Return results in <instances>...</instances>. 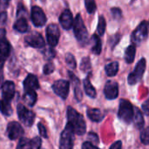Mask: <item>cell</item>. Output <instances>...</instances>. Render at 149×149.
Listing matches in <instances>:
<instances>
[{
    "label": "cell",
    "mask_w": 149,
    "mask_h": 149,
    "mask_svg": "<svg viewBox=\"0 0 149 149\" xmlns=\"http://www.w3.org/2000/svg\"><path fill=\"white\" fill-rule=\"evenodd\" d=\"M25 15H26V11L24 8L23 7L22 4L19 5L17 9V18L13 24V29L17 31V32L24 33L28 30V22L25 17Z\"/></svg>",
    "instance_id": "52a82bcc"
},
{
    "label": "cell",
    "mask_w": 149,
    "mask_h": 149,
    "mask_svg": "<svg viewBox=\"0 0 149 149\" xmlns=\"http://www.w3.org/2000/svg\"><path fill=\"white\" fill-rule=\"evenodd\" d=\"M23 99H24V103L27 106L33 107L37 101V93L35 91H27V92H25Z\"/></svg>",
    "instance_id": "cb8c5ba5"
},
{
    "label": "cell",
    "mask_w": 149,
    "mask_h": 149,
    "mask_svg": "<svg viewBox=\"0 0 149 149\" xmlns=\"http://www.w3.org/2000/svg\"><path fill=\"white\" fill-rule=\"evenodd\" d=\"M31 18L32 21V24L36 27H42L46 23V16L44 10L37 5H34L31 7Z\"/></svg>",
    "instance_id": "8fae6325"
},
{
    "label": "cell",
    "mask_w": 149,
    "mask_h": 149,
    "mask_svg": "<svg viewBox=\"0 0 149 149\" xmlns=\"http://www.w3.org/2000/svg\"><path fill=\"white\" fill-rule=\"evenodd\" d=\"M44 55L46 59H52L55 56H56V52L55 51L52 49V47L49 48V49H46L45 52H44Z\"/></svg>",
    "instance_id": "e575fe53"
},
{
    "label": "cell",
    "mask_w": 149,
    "mask_h": 149,
    "mask_svg": "<svg viewBox=\"0 0 149 149\" xmlns=\"http://www.w3.org/2000/svg\"><path fill=\"white\" fill-rule=\"evenodd\" d=\"M73 17L72 13L69 9H65L59 16V23L65 30H70L73 25Z\"/></svg>",
    "instance_id": "9a60e30c"
},
{
    "label": "cell",
    "mask_w": 149,
    "mask_h": 149,
    "mask_svg": "<svg viewBox=\"0 0 149 149\" xmlns=\"http://www.w3.org/2000/svg\"><path fill=\"white\" fill-rule=\"evenodd\" d=\"M7 22V13L5 11L0 12V25H4Z\"/></svg>",
    "instance_id": "7bdbcfd3"
},
{
    "label": "cell",
    "mask_w": 149,
    "mask_h": 149,
    "mask_svg": "<svg viewBox=\"0 0 149 149\" xmlns=\"http://www.w3.org/2000/svg\"><path fill=\"white\" fill-rule=\"evenodd\" d=\"M0 111L5 116H10L12 114V108L10 105V101L1 100H0Z\"/></svg>",
    "instance_id": "4316f807"
},
{
    "label": "cell",
    "mask_w": 149,
    "mask_h": 149,
    "mask_svg": "<svg viewBox=\"0 0 149 149\" xmlns=\"http://www.w3.org/2000/svg\"><path fill=\"white\" fill-rule=\"evenodd\" d=\"M106 19L103 16L99 17V22H98V26H97V33L99 36H103L105 31H106Z\"/></svg>",
    "instance_id": "83f0119b"
},
{
    "label": "cell",
    "mask_w": 149,
    "mask_h": 149,
    "mask_svg": "<svg viewBox=\"0 0 149 149\" xmlns=\"http://www.w3.org/2000/svg\"><path fill=\"white\" fill-rule=\"evenodd\" d=\"M67 124L77 135H84L86 134V126L84 117L72 107H67Z\"/></svg>",
    "instance_id": "6da1fadb"
},
{
    "label": "cell",
    "mask_w": 149,
    "mask_h": 149,
    "mask_svg": "<svg viewBox=\"0 0 149 149\" xmlns=\"http://www.w3.org/2000/svg\"><path fill=\"white\" fill-rule=\"evenodd\" d=\"M65 63L71 69H75L76 66H77L75 58L72 53H66V55H65Z\"/></svg>",
    "instance_id": "1f68e13d"
},
{
    "label": "cell",
    "mask_w": 149,
    "mask_h": 149,
    "mask_svg": "<svg viewBox=\"0 0 149 149\" xmlns=\"http://www.w3.org/2000/svg\"><path fill=\"white\" fill-rule=\"evenodd\" d=\"M120 38H121V36H120V34H115V35H113V36H112V37L110 38V39H109V43H110V45H111L112 48H113V47H115V46H116V45L119 43V41H120Z\"/></svg>",
    "instance_id": "d590c367"
},
{
    "label": "cell",
    "mask_w": 149,
    "mask_h": 149,
    "mask_svg": "<svg viewBox=\"0 0 149 149\" xmlns=\"http://www.w3.org/2000/svg\"><path fill=\"white\" fill-rule=\"evenodd\" d=\"M55 70V66L52 63V62H48L44 66V69H43V72L45 75H48V74H51L54 72Z\"/></svg>",
    "instance_id": "836d02e7"
},
{
    "label": "cell",
    "mask_w": 149,
    "mask_h": 149,
    "mask_svg": "<svg viewBox=\"0 0 149 149\" xmlns=\"http://www.w3.org/2000/svg\"><path fill=\"white\" fill-rule=\"evenodd\" d=\"M6 134L11 141L17 140L24 134V129L21 125L17 121H11L8 124L6 129Z\"/></svg>",
    "instance_id": "4fadbf2b"
},
{
    "label": "cell",
    "mask_w": 149,
    "mask_h": 149,
    "mask_svg": "<svg viewBox=\"0 0 149 149\" xmlns=\"http://www.w3.org/2000/svg\"><path fill=\"white\" fill-rule=\"evenodd\" d=\"M32 145H31V141L26 139V138H21L17 149H32Z\"/></svg>",
    "instance_id": "f1b7e54d"
},
{
    "label": "cell",
    "mask_w": 149,
    "mask_h": 149,
    "mask_svg": "<svg viewBox=\"0 0 149 149\" xmlns=\"http://www.w3.org/2000/svg\"><path fill=\"white\" fill-rule=\"evenodd\" d=\"M141 107H142V112H143L146 115L149 116V98L147 100H145V102L142 104Z\"/></svg>",
    "instance_id": "60d3db41"
},
{
    "label": "cell",
    "mask_w": 149,
    "mask_h": 149,
    "mask_svg": "<svg viewBox=\"0 0 149 149\" xmlns=\"http://www.w3.org/2000/svg\"><path fill=\"white\" fill-rule=\"evenodd\" d=\"M148 35V23L147 21H142L138 27L133 31L131 39L132 42L135 45H141L145 41Z\"/></svg>",
    "instance_id": "277c9868"
},
{
    "label": "cell",
    "mask_w": 149,
    "mask_h": 149,
    "mask_svg": "<svg viewBox=\"0 0 149 149\" xmlns=\"http://www.w3.org/2000/svg\"><path fill=\"white\" fill-rule=\"evenodd\" d=\"M92 41H93V47L92 52L93 53L96 55H100L102 51V43L98 34H93L92 36Z\"/></svg>",
    "instance_id": "44dd1931"
},
{
    "label": "cell",
    "mask_w": 149,
    "mask_h": 149,
    "mask_svg": "<svg viewBox=\"0 0 149 149\" xmlns=\"http://www.w3.org/2000/svg\"><path fill=\"white\" fill-rule=\"evenodd\" d=\"M60 31L56 24H50L46 27V39L51 47H55L59 40Z\"/></svg>",
    "instance_id": "30bf717a"
},
{
    "label": "cell",
    "mask_w": 149,
    "mask_h": 149,
    "mask_svg": "<svg viewBox=\"0 0 149 149\" xmlns=\"http://www.w3.org/2000/svg\"><path fill=\"white\" fill-rule=\"evenodd\" d=\"M24 42L27 45L33 47V48H37V49L44 48L45 45L44 38L39 32H37V31L27 34L24 37Z\"/></svg>",
    "instance_id": "9c48e42d"
},
{
    "label": "cell",
    "mask_w": 149,
    "mask_h": 149,
    "mask_svg": "<svg viewBox=\"0 0 149 149\" xmlns=\"http://www.w3.org/2000/svg\"><path fill=\"white\" fill-rule=\"evenodd\" d=\"M31 145L32 148L36 149L41 148V145H42V141L39 137H35L34 139L31 140Z\"/></svg>",
    "instance_id": "74e56055"
},
{
    "label": "cell",
    "mask_w": 149,
    "mask_h": 149,
    "mask_svg": "<svg viewBox=\"0 0 149 149\" xmlns=\"http://www.w3.org/2000/svg\"><path fill=\"white\" fill-rule=\"evenodd\" d=\"M17 112L18 119L20 120V121L26 127H31L35 119V113L32 111L26 108L22 104H19L17 106Z\"/></svg>",
    "instance_id": "ba28073f"
},
{
    "label": "cell",
    "mask_w": 149,
    "mask_h": 149,
    "mask_svg": "<svg viewBox=\"0 0 149 149\" xmlns=\"http://www.w3.org/2000/svg\"><path fill=\"white\" fill-rule=\"evenodd\" d=\"M148 26H149V21H148Z\"/></svg>",
    "instance_id": "c3c4849f"
},
{
    "label": "cell",
    "mask_w": 149,
    "mask_h": 149,
    "mask_svg": "<svg viewBox=\"0 0 149 149\" xmlns=\"http://www.w3.org/2000/svg\"><path fill=\"white\" fill-rule=\"evenodd\" d=\"M134 108L132 103L127 100H121L120 102V107L118 112V117L123 122L127 124L132 123L134 120Z\"/></svg>",
    "instance_id": "3957f363"
},
{
    "label": "cell",
    "mask_w": 149,
    "mask_h": 149,
    "mask_svg": "<svg viewBox=\"0 0 149 149\" xmlns=\"http://www.w3.org/2000/svg\"><path fill=\"white\" fill-rule=\"evenodd\" d=\"M10 2V0H0V12L4 11V10L7 9Z\"/></svg>",
    "instance_id": "b9f144b4"
},
{
    "label": "cell",
    "mask_w": 149,
    "mask_h": 149,
    "mask_svg": "<svg viewBox=\"0 0 149 149\" xmlns=\"http://www.w3.org/2000/svg\"><path fill=\"white\" fill-rule=\"evenodd\" d=\"M111 12L113 14V17L115 19H120L122 17V11H121V10L120 8H117V7L112 8L111 9Z\"/></svg>",
    "instance_id": "8d00e7d4"
},
{
    "label": "cell",
    "mask_w": 149,
    "mask_h": 149,
    "mask_svg": "<svg viewBox=\"0 0 149 149\" xmlns=\"http://www.w3.org/2000/svg\"><path fill=\"white\" fill-rule=\"evenodd\" d=\"M40 149H41V148H40Z\"/></svg>",
    "instance_id": "681fc988"
},
{
    "label": "cell",
    "mask_w": 149,
    "mask_h": 149,
    "mask_svg": "<svg viewBox=\"0 0 149 149\" xmlns=\"http://www.w3.org/2000/svg\"><path fill=\"white\" fill-rule=\"evenodd\" d=\"M92 68V65H91V60L88 57H85L82 58L81 60V63H80V70L83 71V72H89Z\"/></svg>",
    "instance_id": "4dcf8cb0"
},
{
    "label": "cell",
    "mask_w": 149,
    "mask_h": 149,
    "mask_svg": "<svg viewBox=\"0 0 149 149\" xmlns=\"http://www.w3.org/2000/svg\"><path fill=\"white\" fill-rule=\"evenodd\" d=\"M105 71H106V73L108 77L115 76L119 71V63L114 61V62L107 64L105 66Z\"/></svg>",
    "instance_id": "484cf974"
},
{
    "label": "cell",
    "mask_w": 149,
    "mask_h": 149,
    "mask_svg": "<svg viewBox=\"0 0 149 149\" xmlns=\"http://www.w3.org/2000/svg\"><path fill=\"white\" fill-rule=\"evenodd\" d=\"M5 35H6L5 29L4 28H0V44L3 39H5Z\"/></svg>",
    "instance_id": "bcb514c9"
},
{
    "label": "cell",
    "mask_w": 149,
    "mask_h": 149,
    "mask_svg": "<svg viewBox=\"0 0 149 149\" xmlns=\"http://www.w3.org/2000/svg\"><path fill=\"white\" fill-rule=\"evenodd\" d=\"M134 126L138 128L141 129L144 126V117L142 114V112L138 108L135 107L134 108V120H133Z\"/></svg>",
    "instance_id": "7402d4cb"
},
{
    "label": "cell",
    "mask_w": 149,
    "mask_h": 149,
    "mask_svg": "<svg viewBox=\"0 0 149 149\" xmlns=\"http://www.w3.org/2000/svg\"><path fill=\"white\" fill-rule=\"evenodd\" d=\"M38 127L39 134H40L42 137H44V138H47V131H46L45 127L42 123H38Z\"/></svg>",
    "instance_id": "f35d334b"
},
{
    "label": "cell",
    "mask_w": 149,
    "mask_h": 149,
    "mask_svg": "<svg viewBox=\"0 0 149 149\" xmlns=\"http://www.w3.org/2000/svg\"><path fill=\"white\" fill-rule=\"evenodd\" d=\"M84 89H85V92L86 93L87 96H89L90 98H95L96 95H97V93H96V90L95 88L93 86L91 81H90V79H89V76H87L85 79H84Z\"/></svg>",
    "instance_id": "603a6c76"
},
{
    "label": "cell",
    "mask_w": 149,
    "mask_h": 149,
    "mask_svg": "<svg viewBox=\"0 0 149 149\" xmlns=\"http://www.w3.org/2000/svg\"><path fill=\"white\" fill-rule=\"evenodd\" d=\"M15 94V84L12 81H6L2 86V99L11 101Z\"/></svg>",
    "instance_id": "e0dca14e"
},
{
    "label": "cell",
    "mask_w": 149,
    "mask_h": 149,
    "mask_svg": "<svg viewBox=\"0 0 149 149\" xmlns=\"http://www.w3.org/2000/svg\"><path fill=\"white\" fill-rule=\"evenodd\" d=\"M68 75H69L70 79H71V81L72 83V86H73V91H74L75 99L78 101H81V100L83 98V94H82V91L80 89V82H79V79L72 72H68Z\"/></svg>",
    "instance_id": "d6986e66"
},
{
    "label": "cell",
    "mask_w": 149,
    "mask_h": 149,
    "mask_svg": "<svg viewBox=\"0 0 149 149\" xmlns=\"http://www.w3.org/2000/svg\"><path fill=\"white\" fill-rule=\"evenodd\" d=\"M11 46L9 41L5 38L0 44V72H3V67L5 60L10 53Z\"/></svg>",
    "instance_id": "2e32d148"
},
{
    "label": "cell",
    "mask_w": 149,
    "mask_h": 149,
    "mask_svg": "<svg viewBox=\"0 0 149 149\" xmlns=\"http://www.w3.org/2000/svg\"><path fill=\"white\" fill-rule=\"evenodd\" d=\"M52 87L53 92L61 99L65 100L67 98L68 93H69V89H70L69 81L65 80V79H58L53 83Z\"/></svg>",
    "instance_id": "7c38bea8"
},
{
    "label": "cell",
    "mask_w": 149,
    "mask_h": 149,
    "mask_svg": "<svg viewBox=\"0 0 149 149\" xmlns=\"http://www.w3.org/2000/svg\"><path fill=\"white\" fill-rule=\"evenodd\" d=\"M88 139L91 141V142L94 143V144H98L99 143V137L96 134L93 133H89L88 134Z\"/></svg>",
    "instance_id": "ab89813d"
},
{
    "label": "cell",
    "mask_w": 149,
    "mask_h": 149,
    "mask_svg": "<svg viewBox=\"0 0 149 149\" xmlns=\"http://www.w3.org/2000/svg\"><path fill=\"white\" fill-rule=\"evenodd\" d=\"M82 149H100L98 148L97 147H95L93 144H92L91 142H89V141H86V142H84L83 143V145H82Z\"/></svg>",
    "instance_id": "ee69618b"
},
{
    "label": "cell",
    "mask_w": 149,
    "mask_h": 149,
    "mask_svg": "<svg viewBox=\"0 0 149 149\" xmlns=\"http://www.w3.org/2000/svg\"><path fill=\"white\" fill-rule=\"evenodd\" d=\"M74 132L66 125L64 131L61 133L59 140V149H73L74 145Z\"/></svg>",
    "instance_id": "8992f818"
},
{
    "label": "cell",
    "mask_w": 149,
    "mask_h": 149,
    "mask_svg": "<svg viewBox=\"0 0 149 149\" xmlns=\"http://www.w3.org/2000/svg\"><path fill=\"white\" fill-rule=\"evenodd\" d=\"M85 6L89 14H93L97 10L95 0H85Z\"/></svg>",
    "instance_id": "f546056e"
},
{
    "label": "cell",
    "mask_w": 149,
    "mask_h": 149,
    "mask_svg": "<svg viewBox=\"0 0 149 149\" xmlns=\"http://www.w3.org/2000/svg\"><path fill=\"white\" fill-rule=\"evenodd\" d=\"M141 141L144 145H149V127L142 129L141 133Z\"/></svg>",
    "instance_id": "d6a6232c"
},
{
    "label": "cell",
    "mask_w": 149,
    "mask_h": 149,
    "mask_svg": "<svg viewBox=\"0 0 149 149\" xmlns=\"http://www.w3.org/2000/svg\"><path fill=\"white\" fill-rule=\"evenodd\" d=\"M146 65H147L146 59L145 58L140 59V61L137 63L134 70L128 75L127 82L129 85H131V86L135 85L142 79L143 74H144L145 70H146Z\"/></svg>",
    "instance_id": "5b68a950"
},
{
    "label": "cell",
    "mask_w": 149,
    "mask_h": 149,
    "mask_svg": "<svg viewBox=\"0 0 149 149\" xmlns=\"http://www.w3.org/2000/svg\"><path fill=\"white\" fill-rule=\"evenodd\" d=\"M86 113L87 117L93 122H100L104 119V114L100 109L97 108H88Z\"/></svg>",
    "instance_id": "ffe728a7"
},
{
    "label": "cell",
    "mask_w": 149,
    "mask_h": 149,
    "mask_svg": "<svg viewBox=\"0 0 149 149\" xmlns=\"http://www.w3.org/2000/svg\"><path fill=\"white\" fill-rule=\"evenodd\" d=\"M3 72H0V88L2 87V86H3Z\"/></svg>",
    "instance_id": "7dc6e473"
},
{
    "label": "cell",
    "mask_w": 149,
    "mask_h": 149,
    "mask_svg": "<svg viewBox=\"0 0 149 149\" xmlns=\"http://www.w3.org/2000/svg\"><path fill=\"white\" fill-rule=\"evenodd\" d=\"M104 93L107 100H114L119 95V85L115 81L108 80L104 87Z\"/></svg>",
    "instance_id": "5bb4252c"
},
{
    "label": "cell",
    "mask_w": 149,
    "mask_h": 149,
    "mask_svg": "<svg viewBox=\"0 0 149 149\" xmlns=\"http://www.w3.org/2000/svg\"><path fill=\"white\" fill-rule=\"evenodd\" d=\"M72 27H73L74 35L77 40L82 45L86 43L88 41V31L80 14H77L74 19Z\"/></svg>",
    "instance_id": "7a4b0ae2"
},
{
    "label": "cell",
    "mask_w": 149,
    "mask_h": 149,
    "mask_svg": "<svg viewBox=\"0 0 149 149\" xmlns=\"http://www.w3.org/2000/svg\"><path fill=\"white\" fill-rule=\"evenodd\" d=\"M39 88V83L37 76L33 74H28L24 80V89L27 91H35Z\"/></svg>",
    "instance_id": "ac0fdd59"
},
{
    "label": "cell",
    "mask_w": 149,
    "mask_h": 149,
    "mask_svg": "<svg viewBox=\"0 0 149 149\" xmlns=\"http://www.w3.org/2000/svg\"><path fill=\"white\" fill-rule=\"evenodd\" d=\"M136 54V47L134 45H129L125 52V60L127 64H132L134 60Z\"/></svg>",
    "instance_id": "d4e9b609"
},
{
    "label": "cell",
    "mask_w": 149,
    "mask_h": 149,
    "mask_svg": "<svg viewBox=\"0 0 149 149\" xmlns=\"http://www.w3.org/2000/svg\"><path fill=\"white\" fill-rule=\"evenodd\" d=\"M110 149H122V142L120 141H118L114 142L111 146Z\"/></svg>",
    "instance_id": "f6af8a7d"
}]
</instances>
